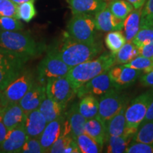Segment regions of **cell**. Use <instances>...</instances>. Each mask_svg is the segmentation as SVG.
<instances>
[{"label": "cell", "mask_w": 153, "mask_h": 153, "mask_svg": "<svg viewBox=\"0 0 153 153\" xmlns=\"http://www.w3.org/2000/svg\"><path fill=\"white\" fill-rule=\"evenodd\" d=\"M0 47L19 56L30 59L43 52L45 45L38 43L29 33L19 31H0Z\"/></svg>", "instance_id": "cell-3"}, {"label": "cell", "mask_w": 153, "mask_h": 153, "mask_svg": "<svg viewBox=\"0 0 153 153\" xmlns=\"http://www.w3.org/2000/svg\"><path fill=\"white\" fill-rule=\"evenodd\" d=\"M0 28L7 31H16L24 28V24L20 19L11 16H0Z\"/></svg>", "instance_id": "cell-36"}, {"label": "cell", "mask_w": 153, "mask_h": 153, "mask_svg": "<svg viewBox=\"0 0 153 153\" xmlns=\"http://www.w3.org/2000/svg\"><path fill=\"white\" fill-rule=\"evenodd\" d=\"M74 140L70 135H61L58 139L53 143L49 152L51 153H65V151L68 148V146L71 144V143Z\"/></svg>", "instance_id": "cell-38"}, {"label": "cell", "mask_w": 153, "mask_h": 153, "mask_svg": "<svg viewBox=\"0 0 153 153\" xmlns=\"http://www.w3.org/2000/svg\"><path fill=\"white\" fill-rule=\"evenodd\" d=\"M104 1H110V0H104Z\"/></svg>", "instance_id": "cell-49"}, {"label": "cell", "mask_w": 153, "mask_h": 153, "mask_svg": "<svg viewBox=\"0 0 153 153\" xmlns=\"http://www.w3.org/2000/svg\"><path fill=\"white\" fill-rule=\"evenodd\" d=\"M128 99L121 90L112 89L99 99L98 116L104 121H107L127 106Z\"/></svg>", "instance_id": "cell-8"}, {"label": "cell", "mask_w": 153, "mask_h": 153, "mask_svg": "<svg viewBox=\"0 0 153 153\" xmlns=\"http://www.w3.org/2000/svg\"><path fill=\"white\" fill-rule=\"evenodd\" d=\"M107 7L114 16L122 20H125L134 9L133 6L127 0H110Z\"/></svg>", "instance_id": "cell-27"}, {"label": "cell", "mask_w": 153, "mask_h": 153, "mask_svg": "<svg viewBox=\"0 0 153 153\" xmlns=\"http://www.w3.org/2000/svg\"><path fill=\"white\" fill-rule=\"evenodd\" d=\"M153 120V100L152 102H151L150 106H149L148 112H147V114L146 116H145V118L143 123L149 121V120Z\"/></svg>", "instance_id": "cell-47"}, {"label": "cell", "mask_w": 153, "mask_h": 153, "mask_svg": "<svg viewBox=\"0 0 153 153\" xmlns=\"http://www.w3.org/2000/svg\"><path fill=\"white\" fill-rule=\"evenodd\" d=\"M153 100V89H150L137 96L127 106L125 115L126 128L125 133L134 136L144 120L148 108Z\"/></svg>", "instance_id": "cell-4"}, {"label": "cell", "mask_w": 153, "mask_h": 153, "mask_svg": "<svg viewBox=\"0 0 153 153\" xmlns=\"http://www.w3.org/2000/svg\"><path fill=\"white\" fill-rule=\"evenodd\" d=\"M2 110L3 122L8 131L24 124L26 114L19 103L9 104Z\"/></svg>", "instance_id": "cell-19"}, {"label": "cell", "mask_w": 153, "mask_h": 153, "mask_svg": "<svg viewBox=\"0 0 153 153\" xmlns=\"http://www.w3.org/2000/svg\"><path fill=\"white\" fill-rule=\"evenodd\" d=\"M21 153H44L42 149L39 138L28 137L27 140L23 145Z\"/></svg>", "instance_id": "cell-39"}, {"label": "cell", "mask_w": 153, "mask_h": 153, "mask_svg": "<svg viewBox=\"0 0 153 153\" xmlns=\"http://www.w3.org/2000/svg\"><path fill=\"white\" fill-rule=\"evenodd\" d=\"M152 60H153V57H152Z\"/></svg>", "instance_id": "cell-51"}, {"label": "cell", "mask_w": 153, "mask_h": 153, "mask_svg": "<svg viewBox=\"0 0 153 153\" xmlns=\"http://www.w3.org/2000/svg\"><path fill=\"white\" fill-rule=\"evenodd\" d=\"M70 69L71 67L48 49L46 55L38 66V82L41 85H45L50 79L67 76Z\"/></svg>", "instance_id": "cell-7"}, {"label": "cell", "mask_w": 153, "mask_h": 153, "mask_svg": "<svg viewBox=\"0 0 153 153\" xmlns=\"http://www.w3.org/2000/svg\"><path fill=\"white\" fill-rule=\"evenodd\" d=\"M66 108L67 104H60L46 97L40 105L38 109L48 123L64 116L66 113Z\"/></svg>", "instance_id": "cell-21"}, {"label": "cell", "mask_w": 153, "mask_h": 153, "mask_svg": "<svg viewBox=\"0 0 153 153\" xmlns=\"http://www.w3.org/2000/svg\"><path fill=\"white\" fill-rule=\"evenodd\" d=\"M23 69L15 67L0 66V91H2L22 72Z\"/></svg>", "instance_id": "cell-32"}, {"label": "cell", "mask_w": 153, "mask_h": 153, "mask_svg": "<svg viewBox=\"0 0 153 153\" xmlns=\"http://www.w3.org/2000/svg\"><path fill=\"white\" fill-rule=\"evenodd\" d=\"M115 56L116 65H125L138 56V48L132 41H126Z\"/></svg>", "instance_id": "cell-26"}, {"label": "cell", "mask_w": 153, "mask_h": 153, "mask_svg": "<svg viewBox=\"0 0 153 153\" xmlns=\"http://www.w3.org/2000/svg\"><path fill=\"white\" fill-rule=\"evenodd\" d=\"M140 82L145 87H150L153 89V70L140 76Z\"/></svg>", "instance_id": "cell-42"}, {"label": "cell", "mask_w": 153, "mask_h": 153, "mask_svg": "<svg viewBox=\"0 0 153 153\" xmlns=\"http://www.w3.org/2000/svg\"><path fill=\"white\" fill-rule=\"evenodd\" d=\"M142 9H134L124 20L123 30L126 41H131L140 28Z\"/></svg>", "instance_id": "cell-23"}, {"label": "cell", "mask_w": 153, "mask_h": 153, "mask_svg": "<svg viewBox=\"0 0 153 153\" xmlns=\"http://www.w3.org/2000/svg\"><path fill=\"white\" fill-rule=\"evenodd\" d=\"M153 18V0H147L141 11V20Z\"/></svg>", "instance_id": "cell-41"}, {"label": "cell", "mask_w": 153, "mask_h": 153, "mask_svg": "<svg viewBox=\"0 0 153 153\" xmlns=\"http://www.w3.org/2000/svg\"><path fill=\"white\" fill-rule=\"evenodd\" d=\"M138 55L152 58L153 57V43L138 48Z\"/></svg>", "instance_id": "cell-43"}, {"label": "cell", "mask_w": 153, "mask_h": 153, "mask_svg": "<svg viewBox=\"0 0 153 153\" xmlns=\"http://www.w3.org/2000/svg\"><path fill=\"white\" fill-rule=\"evenodd\" d=\"M45 91L48 98L67 105L76 95V91L67 76L48 80L45 85Z\"/></svg>", "instance_id": "cell-9"}, {"label": "cell", "mask_w": 153, "mask_h": 153, "mask_svg": "<svg viewBox=\"0 0 153 153\" xmlns=\"http://www.w3.org/2000/svg\"><path fill=\"white\" fill-rule=\"evenodd\" d=\"M116 56L111 53H104L92 60L72 67L67 77L76 91L95 76L108 71L116 65Z\"/></svg>", "instance_id": "cell-2"}, {"label": "cell", "mask_w": 153, "mask_h": 153, "mask_svg": "<svg viewBox=\"0 0 153 153\" xmlns=\"http://www.w3.org/2000/svg\"><path fill=\"white\" fill-rule=\"evenodd\" d=\"M3 110L2 108H0V145L2 143L4 140L7 133H8V130L6 127L4 123L3 122Z\"/></svg>", "instance_id": "cell-44"}, {"label": "cell", "mask_w": 153, "mask_h": 153, "mask_svg": "<svg viewBox=\"0 0 153 153\" xmlns=\"http://www.w3.org/2000/svg\"><path fill=\"white\" fill-rule=\"evenodd\" d=\"M79 111L86 119H90L98 116L99 99L95 96L87 95L81 98L79 103Z\"/></svg>", "instance_id": "cell-25"}, {"label": "cell", "mask_w": 153, "mask_h": 153, "mask_svg": "<svg viewBox=\"0 0 153 153\" xmlns=\"http://www.w3.org/2000/svg\"><path fill=\"white\" fill-rule=\"evenodd\" d=\"M133 137L127 133L120 136L106 137L105 144L106 145V152L123 153L133 140Z\"/></svg>", "instance_id": "cell-24"}, {"label": "cell", "mask_w": 153, "mask_h": 153, "mask_svg": "<svg viewBox=\"0 0 153 153\" xmlns=\"http://www.w3.org/2000/svg\"><path fill=\"white\" fill-rule=\"evenodd\" d=\"M73 14H86L94 16L96 13L107 7L104 0H66Z\"/></svg>", "instance_id": "cell-17"}, {"label": "cell", "mask_w": 153, "mask_h": 153, "mask_svg": "<svg viewBox=\"0 0 153 153\" xmlns=\"http://www.w3.org/2000/svg\"><path fill=\"white\" fill-rule=\"evenodd\" d=\"M46 97L45 85L34 82L31 87L19 101V104L26 114L39 108L40 105Z\"/></svg>", "instance_id": "cell-14"}, {"label": "cell", "mask_w": 153, "mask_h": 153, "mask_svg": "<svg viewBox=\"0 0 153 153\" xmlns=\"http://www.w3.org/2000/svg\"><path fill=\"white\" fill-rule=\"evenodd\" d=\"M94 16L97 30L108 33L114 30H121L123 28L124 20L114 16L107 7L96 13Z\"/></svg>", "instance_id": "cell-15"}, {"label": "cell", "mask_w": 153, "mask_h": 153, "mask_svg": "<svg viewBox=\"0 0 153 153\" xmlns=\"http://www.w3.org/2000/svg\"><path fill=\"white\" fill-rule=\"evenodd\" d=\"M74 140L81 153H99L102 152L103 147L87 134L82 133L78 135Z\"/></svg>", "instance_id": "cell-28"}, {"label": "cell", "mask_w": 153, "mask_h": 153, "mask_svg": "<svg viewBox=\"0 0 153 153\" xmlns=\"http://www.w3.org/2000/svg\"><path fill=\"white\" fill-rule=\"evenodd\" d=\"M17 14L20 20L26 23L30 22L36 15L34 1H28L18 4Z\"/></svg>", "instance_id": "cell-34"}, {"label": "cell", "mask_w": 153, "mask_h": 153, "mask_svg": "<svg viewBox=\"0 0 153 153\" xmlns=\"http://www.w3.org/2000/svg\"><path fill=\"white\" fill-rule=\"evenodd\" d=\"M140 28H150L153 29V18L145 19V20H141Z\"/></svg>", "instance_id": "cell-46"}, {"label": "cell", "mask_w": 153, "mask_h": 153, "mask_svg": "<svg viewBox=\"0 0 153 153\" xmlns=\"http://www.w3.org/2000/svg\"><path fill=\"white\" fill-rule=\"evenodd\" d=\"M12 1H14V2L17 4H22L23 2H26V1H35V0H12Z\"/></svg>", "instance_id": "cell-48"}, {"label": "cell", "mask_w": 153, "mask_h": 153, "mask_svg": "<svg viewBox=\"0 0 153 153\" xmlns=\"http://www.w3.org/2000/svg\"><path fill=\"white\" fill-rule=\"evenodd\" d=\"M108 71L99 74L80 87L76 91V96L79 99L87 95L100 96L114 89Z\"/></svg>", "instance_id": "cell-11"}, {"label": "cell", "mask_w": 153, "mask_h": 153, "mask_svg": "<svg viewBox=\"0 0 153 153\" xmlns=\"http://www.w3.org/2000/svg\"><path fill=\"white\" fill-rule=\"evenodd\" d=\"M126 43V38L121 30L108 32V33L105 36V43L106 47L114 55H116L118 51Z\"/></svg>", "instance_id": "cell-29"}, {"label": "cell", "mask_w": 153, "mask_h": 153, "mask_svg": "<svg viewBox=\"0 0 153 153\" xmlns=\"http://www.w3.org/2000/svg\"><path fill=\"white\" fill-rule=\"evenodd\" d=\"M65 114L56 120L48 122L41 136L39 137L40 143L44 153L49 152L53 143L62 134L65 120Z\"/></svg>", "instance_id": "cell-12"}, {"label": "cell", "mask_w": 153, "mask_h": 153, "mask_svg": "<svg viewBox=\"0 0 153 153\" xmlns=\"http://www.w3.org/2000/svg\"><path fill=\"white\" fill-rule=\"evenodd\" d=\"M47 123L45 118L37 108L26 114L24 126L28 137L39 138Z\"/></svg>", "instance_id": "cell-16"}, {"label": "cell", "mask_w": 153, "mask_h": 153, "mask_svg": "<svg viewBox=\"0 0 153 153\" xmlns=\"http://www.w3.org/2000/svg\"><path fill=\"white\" fill-rule=\"evenodd\" d=\"M108 74L115 89L122 90L133 85L141 76L142 72L124 65H116L108 70Z\"/></svg>", "instance_id": "cell-10"}, {"label": "cell", "mask_w": 153, "mask_h": 153, "mask_svg": "<svg viewBox=\"0 0 153 153\" xmlns=\"http://www.w3.org/2000/svg\"><path fill=\"white\" fill-rule=\"evenodd\" d=\"M131 41L137 48L153 43V29L150 28H140Z\"/></svg>", "instance_id": "cell-35"}, {"label": "cell", "mask_w": 153, "mask_h": 153, "mask_svg": "<svg viewBox=\"0 0 153 153\" xmlns=\"http://www.w3.org/2000/svg\"><path fill=\"white\" fill-rule=\"evenodd\" d=\"M126 153H153V144L132 141Z\"/></svg>", "instance_id": "cell-40"}, {"label": "cell", "mask_w": 153, "mask_h": 153, "mask_svg": "<svg viewBox=\"0 0 153 153\" xmlns=\"http://www.w3.org/2000/svg\"><path fill=\"white\" fill-rule=\"evenodd\" d=\"M132 5L134 9H142L147 0H127Z\"/></svg>", "instance_id": "cell-45"}, {"label": "cell", "mask_w": 153, "mask_h": 153, "mask_svg": "<svg viewBox=\"0 0 153 153\" xmlns=\"http://www.w3.org/2000/svg\"><path fill=\"white\" fill-rule=\"evenodd\" d=\"M34 83V77L30 72L21 73L2 91L0 97V108L9 104L19 103Z\"/></svg>", "instance_id": "cell-6"}, {"label": "cell", "mask_w": 153, "mask_h": 153, "mask_svg": "<svg viewBox=\"0 0 153 153\" xmlns=\"http://www.w3.org/2000/svg\"><path fill=\"white\" fill-rule=\"evenodd\" d=\"M0 29H1V28H0Z\"/></svg>", "instance_id": "cell-52"}, {"label": "cell", "mask_w": 153, "mask_h": 153, "mask_svg": "<svg viewBox=\"0 0 153 153\" xmlns=\"http://www.w3.org/2000/svg\"><path fill=\"white\" fill-rule=\"evenodd\" d=\"M28 138L24 124L8 131L4 140L0 145V152L19 153Z\"/></svg>", "instance_id": "cell-13"}, {"label": "cell", "mask_w": 153, "mask_h": 153, "mask_svg": "<svg viewBox=\"0 0 153 153\" xmlns=\"http://www.w3.org/2000/svg\"><path fill=\"white\" fill-rule=\"evenodd\" d=\"M97 30L93 15L73 14L68 24L66 33L76 41L92 43L96 41Z\"/></svg>", "instance_id": "cell-5"}, {"label": "cell", "mask_w": 153, "mask_h": 153, "mask_svg": "<svg viewBox=\"0 0 153 153\" xmlns=\"http://www.w3.org/2000/svg\"><path fill=\"white\" fill-rule=\"evenodd\" d=\"M48 49L72 68L95 58L101 53L103 46L97 41L92 43L76 41L65 32L60 40Z\"/></svg>", "instance_id": "cell-1"}, {"label": "cell", "mask_w": 153, "mask_h": 153, "mask_svg": "<svg viewBox=\"0 0 153 153\" xmlns=\"http://www.w3.org/2000/svg\"><path fill=\"white\" fill-rule=\"evenodd\" d=\"M18 4L12 0H0V16L18 18Z\"/></svg>", "instance_id": "cell-37"}, {"label": "cell", "mask_w": 153, "mask_h": 153, "mask_svg": "<svg viewBox=\"0 0 153 153\" xmlns=\"http://www.w3.org/2000/svg\"><path fill=\"white\" fill-rule=\"evenodd\" d=\"M124 65L140 70L143 73H147L153 70V60L152 58L138 55Z\"/></svg>", "instance_id": "cell-33"}, {"label": "cell", "mask_w": 153, "mask_h": 153, "mask_svg": "<svg viewBox=\"0 0 153 153\" xmlns=\"http://www.w3.org/2000/svg\"><path fill=\"white\" fill-rule=\"evenodd\" d=\"M0 97H1V91H0Z\"/></svg>", "instance_id": "cell-50"}, {"label": "cell", "mask_w": 153, "mask_h": 153, "mask_svg": "<svg viewBox=\"0 0 153 153\" xmlns=\"http://www.w3.org/2000/svg\"><path fill=\"white\" fill-rule=\"evenodd\" d=\"M85 133L97 141L101 147H104L106 138V126L98 116L87 120L85 126Z\"/></svg>", "instance_id": "cell-20"}, {"label": "cell", "mask_w": 153, "mask_h": 153, "mask_svg": "<svg viewBox=\"0 0 153 153\" xmlns=\"http://www.w3.org/2000/svg\"><path fill=\"white\" fill-rule=\"evenodd\" d=\"M124 106L119 112L106 121V137L120 136L125 133L126 128V109Z\"/></svg>", "instance_id": "cell-22"}, {"label": "cell", "mask_w": 153, "mask_h": 153, "mask_svg": "<svg viewBox=\"0 0 153 153\" xmlns=\"http://www.w3.org/2000/svg\"><path fill=\"white\" fill-rule=\"evenodd\" d=\"M65 119L70 129L71 136L74 140L78 135L85 133V126L87 120L79 111L78 103H74L66 112Z\"/></svg>", "instance_id": "cell-18"}, {"label": "cell", "mask_w": 153, "mask_h": 153, "mask_svg": "<svg viewBox=\"0 0 153 153\" xmlns=\"http://www.w3.org/2000/svg\"><path fill=\"white\" fill-rule=\"evenodd\" d=\"M27 61L28 60L26 58L15 55L0 47V66L15 67L23 69Z\"/></svg>", "instance_id": "cell-30"}, {"label": "cell", "mask_w": 153, "mask_h": 153, "mask_svg": "<svg viewBox=\"0 0 153 153\" xmlns=\"http://www.w3.org/2000/svg\"><path fill=\"white\" fill-rule=\"evenodd\" d=\"M132 141L153 144V120L141 124Z\"/></svg>", "instance_id": "cell-31"}]
</instances>
